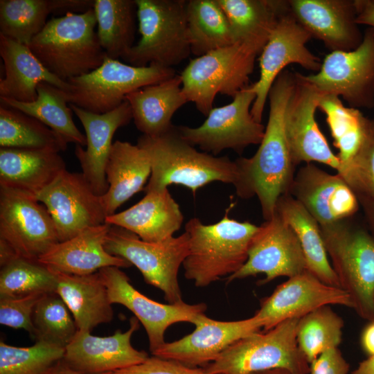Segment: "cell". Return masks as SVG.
I'll return each instance as SVG.
<instances>
[{"label":"cell","instance_id":"6da1fadb","mask_svg":"<svg viewBox=\"0 0 374 374\" xmlns=\"http://www.w3.org/2000/svg\"><path fill=\"white\" fill-rule=\"evenodd\" d=\"M296 82V73L284 70L269 94V112L262 141L250 158L237 159L242 173L238 195L256 196L265 220L271 219L280 196L289 193L295 173L285 130L287 105Z\"/></svg>","mask_w":374,"mask_h":374},{"label":"cell","instance_id":"7a4b0ae2","mask_svg":"<svg viewBox=\"0 0 374 374\" xmlns=\"http://www.w3.org/2000/svg\"><path fill=\"white\" fill-rule=\"evenodd\" d=\"M137 145L149 155L152 172L145 191L179 184L196 191L213 181L232 184L236 194L242 184L237 159L198 151L180 135L177 126L160 136L142 134Z\"/></svg>","mask_w":374,"mask_h":374},{"label":"cell","instance_id":"3957f363","mask_svg":"<svg viewBox=\"0 0 374 374\" xmlns=\"http://www.w3.org/2000/svg\"><path fill=\"white\" fill-rule=\"evenodd\" d=\"M231 204L220 221L204 224L199 218L185 225L189 251L183 262L184 276L197 287H204L237 272L246 262L251 239L258 226L239 222L228 215Z\"/></svg>","mask_w":374,"mask_h":374},{"label":"cell","instance_id":"277c9868","mask_svg":"<svg viewBox=\"0 0 374 374\" xmlns=\"http://www.w3.org/2000/svg\"><path fill=\"white\" fill-rule=\"evenodd\" d=\"M93 8L53 17L27 45L52 74L68 80L98 68L106 53L99 42Z\"/></svg>","mask_w":374,"mask_h":374},{"label":"cell","instance_id":"5b68a950","mask_svg":"<svg viewBox=\"0 0 374 374\" xmlns=\"http://www.w3.org/2000/svg\"><path fill=\"white\" fill-rule=\"evenodd\" d=\"M354 217L320 226V229L339 287L349 294L357 314L372 321L374 238L367 226L355 220Z\"/></svg>","mask_w":374,"mask_h":374},{"label":"cell","instance_id":"8992f818","mask_svg":"<svg viewBox=\"0 0 374 374\" xmlns=\"http://www.w3.org/2000/svg\"><path fill=\"white\" fill-rule=\"evenodd\" d=\"M141 39L121 58L134 66L172 68L191 53L185 0H134Z\"/></svg>","mask_w":374,"mask_h":374},{"label":"cell","instance_id":"52a82bcc","mask_svg":"<svg viewBox=\"0 0 374 374\" xmlns=\"http://www.w3.org/2000/svg\"><path fill=\"white\" fill-rule=\"evenodd\" d=\"M299 319L286 320L237 341L203 368L210 374H253L274 368L309 374L310 362L296 340Z\"/></svg>","mask_w":374,"mask_h":374},{"label":"cell","instance_id":"ba28073f","mask_svg":"<svg viewBox=\"0 0 374 374\" xmlns=\"http://www.w3.org/2000/svg\"><path fill=\"white\" fill-rule=\"evenodd\" d=\"M258 55L236 43L190 60L180 74L181 90L188 102L194 103L207 116L217 94L233 98L248 86Z\"/></svg>","mask_w":374,"mask_h":374},{"label":"cell","instance_id":"9c48e42d","mask_svg":"<svg viewBox=\"0 0 374 374\" xmlns=\"http://www.w3.org/2000/svg\"><path fill=\"white\" fill-rule=\"evenodd\" d=\"M104 246L109 253L134 265L148 284L163 293L168 303L184 301L178 272L189 251L186 231L161 242H149L127 229L111 225Z\"/></svg>","mask_w":374,"mask_h":374},{"label":"cell","instance_id":"30bf717a","mask_svg":"<svg viewBox=\"0 0 374 374\" xmlns=\"http://www.w3.org/2000/svg\"><path fill=\"white\" fill-rule=\"evenodd\" d=\"M175 75L173 68L134 66L106 56L98 68L67 80L71 86L67 100L84 110L105 114L121 105L127 94Z\"/></svg>","mask_w":374,"mask_h":374},{"label":"cell","instance_id":"8fae6325","mask_svg":"<svg viewBox=\"0 0 374 374\" xmlns=\"http://www.w3.org/2000/svg\"><path fill=\"white\" fill-rule=\"evenodd\" d=\"M303 78L321 94L342 98L349 107H374V31L368 28L360 45L349 51H332L319 71Z\"/></svg>","mask_w":374,"mask_h":374},{"label":"cell","instance_id":"7c38bea8","mask_svg":"<svg viewBox=\"0 0 374 374\" xmlns=\"http://www.w3.org/2000/svg\"><path fill=\"white\" fill-rule=\"evenodd\" d=\"M256 93L251 85L238 93L230 103L213 107L197 127L177 126L181 137L203 152L217 156L226 149L241 154L251 145L260 144L265 127L251 114Z\"/></svg>","mask_w":374,"mask_h":374},{"label":"cell","instance_id":"4fadbf2b","mask_svg":"<svg viewBox=\"0 0 374 374\" xmlns=\"http://www.w3.org/2000/svg\"><path fill=\"white\" fill-rule=\"evenodd\" d=\"M0 242L18 256L37 260L59 240L42 203L33 195L0 186Z\"/></svg>","mask_w":374,"mask_h":374},{"label":"cell","instance_id":"5bb4252c","mask_svg":"<svg viewBox=\"0 0 374 374\" xmlns=\"http://www.w3.org/2000/svg\"><path fill=\"white\" fill-rule=\"evenodd\" d=\"M312 38L295 19L288 7L278 16L269 39L260 53V76L251 84L256 93L251 114L261 123L269 90L277 77L290 64H296L306 70L319 71L322 62L307 47Z\"/></svg>","mask_w":374,"mask_h":374},{"label":"cell","instance_id":"9a60e30c","mask_svg":"<svg viewBox=\"0 0 374 374\" xmlns=\"http://www.w3.org/2000/svg\"><path fill=\"white\" fill-rule=\"evenodd\" d=\"M112 304H120L131 311L144 327L153 353L166 343L165 333L172 324L188 322L194 324L206 311L204 303L175 304L157 302L139 292L127 274L118 267H107L98 271Z\"/></svg>","mask_w":374,"mask_h":374},{"label":"cell","instance_id":"2e32d148","mask_svg":"<svg viewBox=\"0 0 374 374\" xmlns=\"http://www.w3.org/2000/svg\"><path fill=\"white\" fill-rule=\"evenodd\" d=\"M305 270V256L296 235L275 212L271 219L258 226L250 242L246 262L227 277L226 283L263 274L265 278L258 284L264 285L278 277L290 278Z\"/></svg>","mask_w":374,"mask_h":374},{"label":"cell","instance_id":"e0dca14e","mask_svg":"<svg viewBox=\"0 0 374 374\" xmlns=\"http://www.w3.org/2000/svg\"><path fill=\"white\" fill-rule=\"evenodd\" d=\"M36 199L49 212L59 242L105 223L107 215L101 197L93 192L82 172L63 170Z\"/></svg>","mask_w":374,"mask_h":374},{"label":"cell","instance_id":"ac0fdd59","mask_svg":"<svg viewBox=\"0 0 374 374\" xmlns=\"http://www.w3.org/2000/svg\"><path fill=\"white\" fill-rule=\"evenodd\" d=\"M194 325L195 329L191 333L166 342L152 355L191 367H204L237 341L259 332L264 328V321L256 314L245 319L229 321L212 319L203 314Z\"/></svg>","mask_w":374,"mask_h":374},{"label":"cell","instance_id":"d6986e66","mask_svg":"<svg viewBox=\"0 0 374 374\" xmlns=\"http://www.w3.org/2000/svg\"><path fill=\"white\" fill-rule=\"evenodd\" d=\"M319 93L296 73V82L286 109L285 130L290 154L296 167L317 162L336 171L341 163L331 150L316 120Z\"/></svg>","mask_w":374,"mask_h":374},{"label":"cell","instance_id":"ffe728a7","mask_svg":"<svg viewBox=\"0 0 374 374\" xmlns=\"http://www.w3.org/2000/svg\"><path fill=\"white\" fill-rule=\"evenodd\" d=\"M353 308L349 294L340 287L326 284L305 270L288 278L265 298L255 313L268 330L288 319H300L326 305Z\"/></svg>","mask_w":374,"mask_h":374},{"label":"cell","instance_id":"44dd1931","mask_svg":"<svg viewBox=\"0 0 374 374\" xmlns=\"http://www.w3.org/2000/svg\"><path fill=\"white\" fill-rule=\"evenodd\" d=\"M139 328V320L132 317L128 330H118L109 336H94L91 332L78 330L66 346L62 360L81 374H102L139 365L149 357L146 352L132 345V335Z\"/></svg>","mask_w":374,"mask_h":374},{"label":"cell","instance_id":"7402d4cb","mask_svg":"<svg viewBox=\"0 0 374 374\" xmlns=\"http://www.w3.org/2000/svg\"><path fill=\"white\" fill-rule=\"evenodd\" d=\"M288 193L319 226L353 217L361 208L357 196L339 174L328 173L313 163L299 168Z\"/></svg>","mask_w":374,"mask_h":374},{"label":"cell","instance_id":"603a6c76","mask_svg":"<svg viewBox=\"0 0 374 374\" xmlns=\"http://www.w3.org/2000/svg\"><path fill=\"white\" fill-rule=\"evenodd\" d=\"M287 3L295 19L330 52L352 51L362 43L364 34L356 21L355 0H289Z\"/></svg>","mask_w":374,"mask_h":374},{"label":"cell","instance_id":"cb8c5ba5","mask_svg":"<svg viewBox=\"0 0 374 374\" xmlns=\"http://www.w3.org/2000/svg\"><path fill=\"white\" fill-rule=\"evenodd\" d=\"M73 112L82 124L86 133V149L75 145V155L82 173L98 196L104 195L109 184L105 167L113 145L116 131L127 125L132 119L130 103L125 100L116 109L105 114H96L69 104Z\"/></svg>","mask_w":374,"mask_h":374},{"label":"cell","instance_id":"d4e9b609","mask_svg":"<svg viewBox=\"0 0 374 374\" xmlns=\"http://www.w3.org/2000/svg\"><path fill=\"white\" fill-rule=\"evenodd\" d=\"M111 225L87 228L75 236L59 242L37 261L51 271L71 275H89L107 267H129L125 259L109 253L105 240Z\"/></svg>","mask_w":374,"mask_h":374},{"label":"cell","instance_id":"484cf974","mask_svg":"<svg viewBox=\"0 0 374 374\" xmlns=\"http://www.w3.org/2000/svg\"><path fill=\"white\" fill-rule=\"evenodd\" d=\"M184 216L168 188L145 192V195L127 209L106 217L105 223L127 229L141 240L159 242L174 236Z\"/></svg>","mask_w":374,"mask_h":374},{"label":"cell","instance_id":"4316f807","mask_svg":"<svg viewBox=\"0 0 374 374\" xmlns=\"http://www.w3.org/2000/svg\"><path fill=\"white\" fill-rule=\"evenodd\" d=\"M59 153L49 149L0 148V186L36 197L66 170Z\"/></svg>","mask_w":374,"mask_h":374},{"label":"cell","instance_id":"83f0119b","mask_svg":"<svg viewBox=\"0 0 374 374\" xmlns=\"http://www.w3.org/2000/svg\"><path fill=\"white\" fill-rule=\"evenodd\" d=\"M0 55L5 77L0 80V97L33 102L37 97L38 84L46 82L66 92L71 86L50 73L29 47L0 33Z\"/></svg>","mask_w":374,"mask_h":374},{"label":"cell","instance_id":"f1b7e54d","mask_svg":"<svg viewBox=\"0 0 374 374\" xmlns=\"http://www.w3.org/2000/svg\"><path fill=\"white\" fill-rule=\"evenodd\" d=\"M151 172L150 159L143 148L127 141L113 143L105 167L109 188L101 196L107 216L143 190Z\"/></svg>","mask_w":374,"mask_h":374},{"label":"cell","instance_id":"f546056e","mask_svg":"<svg viewBox=\"0 0 374 374\" xmlns=\"http://www.w3.org/2000/svg\"><path fill=\"white\" fill-rule=\"evenodd\" d=\"M180 75L137 89L125 97L136 127L143 135L157 136L173 126L174 114L188 103L181 90Z\"/></svg>","mask_w":374,"mask_h":374},{"label":"cell","instance_id":"4dcf8cb0","mask_svg":"<svg viewBox=\"0 0 374 374\" xmlns=\"http://www.w3.org/2000/svg\"><path fill=\"white\" fill-rule=\"evenodd\" d=\"M55 273V292L72 314L78 330L91 332L113 319L112 304L98 271L83 276Z\"/></svg>","mask_w":374,"mask_h":374},{"label":"cell","instance_id":"1f68e13d","mask_svg":"<svg viewBox=\"0 0 374 374\" xmlns=\"http://www.w3.org/2000/svg\"><path fill=\"white\" fill-rule=\"evenodd\" d=\"M224 10L234 43L260 54L279 15L287 7L281 0H217Z\"/></svg>","mask_w":374,"mask_h":374},{"label":"cell","instance_id":"d6a6232c","mask_svg":"<svg viewBox=\"0 0 374 374\" xmlns=\"http://www.w3.org/2000/svg\"><path fill=\"white\" fill-rule=\"evenodd\" d=\"M93 0H1L0 33L28 45L47 23L48 15L57 10L85 12Z\"/></svg>","mask_w":374,"mask_h":374},{"label":"cell","instance_id":"836d02e7","mask_svg":"<svg viewBox=\"0 0 374 374\" xmlns=\"http://www.w3.org/2000/svg\"><path fill=\"white\" fill-rule=\"evenodd\" d=\"M275 212L296 235L305 256L307 271L326 284L339 287L317 221L289 193L279 197Z\"/></svg>","mask_w":374,"mask_h":374},{"label":"cell","instance_id":"e575fe53","mask_svg":"<svg viewBox=\"0 0 374 374\" xmlns=\"http://www.w3.org/2000/svg\"><path fill=\"white\" fill-rule=\"evenodd\" d=\"M37 97L33 102H21L0 97V103L31 116L58 134L67 143L85 146L86 136L75 125L73 111L67 106V92L46 82L38 84Z\"/></svg>","mask_w":374,"mask_h":374},{"label":"cell","instance_id":"d590c367","mask_svg":"<svg viewBox=\"0 0 374 374\" xmlns=\"http://www.w3.org/2000/svg\"><path fill=\"white\" fill-rule=\"evenodd\" d=\"M186 14L191 53L197 57L234 43L228 19L217 0H189Z\"/></svg>","mask_w":374,"mask_h":374},{"label":"cell","instance_id":"8d00e7d4","mask_svg":"<svg viewBox=\"0 0 374 374\" xmlns=\"http://www.w3.org/2000/svg\"><path fill=\"white\" fill-rule=\"evenodd\" d=\"M97 35L108 57L118 60L134 45V0H94Z\"/></svg>","mask_w":374,"mask_h":374},{"label":"cell","instance_id":"74e56055","mask_svg":"<svg viewBox=\"0 0 374 374\" xmlns=\"http://www.w3.org/2000/svg\"><path fill=\"white\" fill-rule=\"evenodd\" d=\"M67 143L37 118L1 104L0 146L64 151Z\"/></svg>","mask_w":374,"mask_h":374},{"label":"cell","instance_id":"f35d334b","mask_svg":"<svg viewBox=\"0 0 374 374\" xmlns=\"http://www.w3.org/2000/svg\"><path fill=\"white\" fill-rule=\"evenodd\" d=\"M318 109L326 115L340 163L347 162L363 142L368 118L359 109L345 106L339 97L332 94L319 93Z\"/></svg>","mask_w":374,"mask_h":374},{"label":"cell","instance_id":"ab89813d","mask_svg":"<svg viewBox=\"0 0 374 374\" xmlns=\"http://www.w3.org/2000/svg\"><path fill=\"white\" fill-rule=\"evenodd\" d=\"M0 265V297L55 292V273L37 260L15 254Z\"/></svg>","mask_w":374,"mask_h":374},{"label":"cell","instance_id":"60d3db41","mask_svg":"<svg viewBox=\"0 0 374 374\" xmlns=\"http://www.w3.org/2000/svg\"><path fill=\"white\" fill-rule=\"evenodd\" d=\"M344 321L330 305L321 307L300 318L296 340L310 363L325 351L338 348L342 339Z\"/></svg>","mask_w":374,"mask_h":374},{"label":"cell","instance_id":"b9f144b4","mask_svg":"<svg viewBox=\"0 0 374 374\" xmlns=\"http://www.w3.org/2000/svg\"><path fill=\"white\" fill-rule=\"evenodd\" d=\"M36 341H42L63 348L78 332L75 320L66 303L55 292L44 294L38 301L33 314Z\"/></svg>","mask_w":374,"mask_h":374},{"label":"cell","instance_id":"7bdbcfd3","mask_svg":"<svg viewBox=\"0 0 374 374\" xmlns=\"http://www.w3.org/2000/svg\"><path fill=\"white\" fill-rule=\"evenodd\" d=\"M65 348L42 341L18 347L0 342V374H44L63 359Z\"/></svg>","mask_w":374,"mask_h":374},{"label":"cell","instance_id":"ee69618b","mask_svg":"<svg viewBox=\"0 0 374 374\" xmlns=\"http://www.w3.org/2000/svg\"><path fill=\"white\" fill-rule=\"evenodd\" d=\"M357 197L374 199V119L368 118L363 142L337 171Z\"/></svg>","mask_w":374,"mask_h":374},{"label":"cell","instance_id":"f6af8a7d","mask_svg":"<svg viewBox=\"0 0 374 374\" xmlns=\"http://www.w3.org/2000/svg\"><path fill=\"white\" fill-rule=\"evenodd\" d=\"M42 295L35 294L17 297H0V323L15 329H24L33 337V314Z\"/></svg>","mask_w":374,"mask_h":374},{"label":"cell","instance_id":"bcb514c9","mask_svg":"<svg viewBox=\"0 0 374 374\" xmlns=\"http://www.w3.org/2000/svg\"><path fill=\"white\" fill-rule=\"evenodd\" d=\"M115 372L117 374H210L203 367H191L153 355L139 365Z\"/></svg>","mask_w":374,"mask_h":374},{"label":"cell","instance_id":"7dc6e473","mask_svg":"<svg viewBox=\"0 0 374 374\" xmlns=\"http://www.w3.org/2000/svg\"><path fill=\"white\" fill-rule=\"evenodd\" d=\"M350 365L338 348L321 353L310 363L309 374H348Z\"/></svg>","mask_w":374,"mask_h":374},{"label":"cell","instance_id":"c3c4849f","mask_svg":"<svg viewBox=\"0 0 374 374\" xmlns=\"http://www.w3.org/2000/svg\"><path fill=\"white\" fill-rule=\"evenodd\" d=\"M357 8L356 21L359 25H366L374 31V1L355 0Z\"/></svg>","mask_w":374,"mask_h":374},{"label":"cell","instance_id":"681fc988","mask_svg":"<svg viewBox=\"0 0 374 374\" xmlns=\"http://www.w3.org/2000/svg\"><path fill=\"white\" fill-rule=\"evenodd\" d=\"M367 228L374 238V199L357 197Z\"/></svg>","mask_w":374,"mask_h":374},{"label":"cell","instance_id":"f907efd6","mask_svg":"<svg viewBox=\"0 0 374 374\" xmlns=\"http://www.w3.org/2000/svg\"><path fill=\"white\" fill-rule=\"evenodd\" d=\"M362 346L369 356H374V321L364 328L361 337Z\"/></svg>","mask_w":374,"mask_h":374},{"label":"cell","instance_id":"816d5d0a","mask_svg":"<svg viewBox=\"0 0 374 374\" xmlns=\"http://www.w3.org/2000/svg\"><path fill=\"white\" fill-rule=\"evenodd\" d=\"M44 374H81L69 366H67L62 360L59 361L51 368H50ZM102 374H117L115 371L108 372Z\"/></svg>","mask_w":374,"mask_h":374},{"label":"cell","instance_id":"f5cc1de1","mask_svg":"<svg viewBox=\"0 0 374 374\" xmlns=\"http://www.w3.org/2000/svg\"><path fill=\"white\" fill-rule=\"evenodd\" d=\"M350 374H374V356L361 362Z\"/></svg>","mask_w":374,"mask_h":374},{"label":"cell","instance_id":"db71d44e","mask_svg":"<svg viewBox=\"0 0 374 374\" xmlns=\"http://www.w3.org/2000/svg\"><path fill=\"white\" fill-rule=\"evenodd\" d=\"M253 374H291L288 371L283 368H274L257 372Z\"/></svg>","mask_w":374,"mask_h":374}]
</instances>
